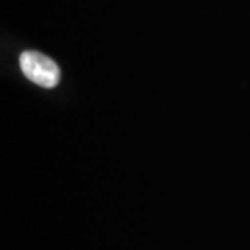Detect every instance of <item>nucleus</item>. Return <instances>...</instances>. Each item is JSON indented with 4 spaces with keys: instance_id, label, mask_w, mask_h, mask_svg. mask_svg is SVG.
I'll list each match as a JSON object with an SVG mask.
<instances>
[{
    "instance_id": "nucleus-1",
    "label": "nucleus",
    "mask_w": 250,
    "mask_h": 250,
    "mask_svg": "<svg viewBox=\"0 0 250 250\" xmlns=\"http://www.w3.org/2000/svg\"><path fill=\"white\" fill-rule=\"evenodd\" d=\"M20 67L24 77L42 88H56L61 82V68L51 57L36 51H26L20 56Z\"/></svg>"
}]
</instances>
